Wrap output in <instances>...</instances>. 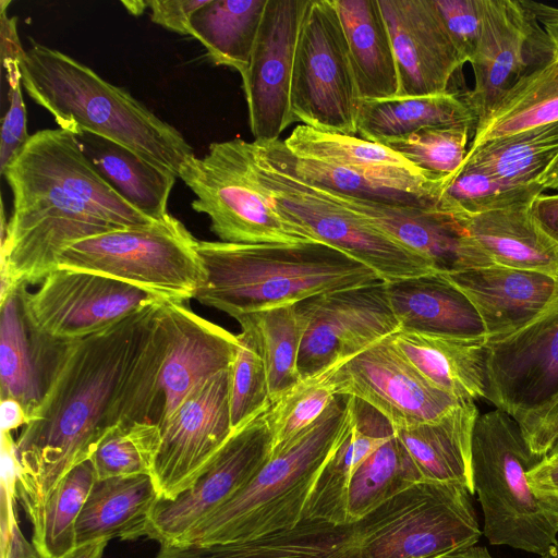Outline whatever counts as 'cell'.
Returning <instances> with one entry per match:
<instances>
[{
	"label": "cell",
	"instance_id": "obj_1",
	"mask_svg": "<svg viewBox=\"0 0 558 558\" xmlns=\"http://www.w3.org/2000/svg\"><path fill=\"white\" fill-rule=\"evenodd\" d=\"M162 301L69 342L38 410L15 440V497L24 511L89 460L113 427L151 422L169 342Z\"/></svg>",
	"mask_w": 558,
	"mask_h": 558
},
{
	"label": "cell",
	"instance_id": "obj_2",
	"mask_svg": "<svg viewBox=\"0 0 558 558\" xmlns=\"http://www.w3.org/2000/svg\"><path fill=\"white\" fill-rule=\"evenodd\" d=\"M2 175L13 210L5 225L2 208L1 295L43 282L78 241L158 221L110 186L75 135L60 128L31 135Z\"/></svg>",
	"mask_w": 558,
	"mask_h": 558
},
{
	"label": "cell",
	"instance_id": "obj_3",
	"mask_svg": "<svg viewBox=\"0 0 558 558\" xmlns=\"http://www.w3.org/2000/svg\"><path fill=\"white\" fill-rule=\"evenodd\" d=\"M197 252L206 279L194 299L233 318L381 281L367 266L315 240L198 241Z\"/></svg>",
	"mask_w": 558,
	"mask_h": 558
},
{
	"label": "cell",
	"instance_id": "obj_4",
	"mask_svg": "<svg viewBox=\"0 0 558 558\" xmlns=\"http://www.w3.org/2000/svg\"><path fill=\"white\" fill-rule=\"evenodd\" d=\"M20 69L29 97L51 113L60 129L113 141L178 178L195 156L175 128L123 88L57 49L33 43L22 53Z\"/></svg>",
	"mask_w": 558,
	"mask_h": 558
},
{
	"label": "cell",
	"instance_id": "obj_5",
	"mask_svg": "<svg viewBox=\"0 0 558 558\" xmlns=\"http://www.w3.org/2000/svg\"><path fill=\"white\" fill-rule=\"evenodd\" d=\"M348 422V397L338 395L317 421L272 449L240 493L173 545L243 542L299 524L313 486Z\"/></svg>",
	"mask_w": 558,
	"mask_h": 558
},
{
	"label": "cell",
	"instance_id": "obj_6",
	"mask_svg": "<svg viewBox=\"0 0 558 558\" xmlns=\"http://www.w3.org/2000/svg\"><path fill=\"white\" fill-rule=\"evenodd\" d=\"M541 459L510 414L497 408L478 414L472 436V475L484 513L483 532L492 545L542 556L558 541L551 497L537 496L527 480Z\"/></svg>",
	"mask_w": 558,
	"mask_h": 558
},
{
	"label": "cell",
	"instance_id": "obj_7",
	"mask_svg": "<svg viewBox=\"0 0 558 558\" xmlns=\"http://www.w3.org/2000/svg\"><path fill=\"white\" fill-rule=\"evenodd\" d=\"M246 151L253 177L269 204L307 239L342 251L371 268L385 283L438 272L428 259L396 241L363 215L271 163L254 142H246Z\"/></svg>",
	"mask_w": 558,
	"mask_h": 558
},
{
	"label": "cell",
	"instance_id": "obj_8",
	"mask_svg": "<svg viewBox=\"0 0 558 558\" xmlns=\"http://www.w3.org/2000/svg\"><path fill=\"white\" fill-rule=\"evenodd\" d=\"M197 243L170 214L155 223L92 236L66 247L58 268L83 270L125 282L162 300L195 298L206 274Z\"/></svg>",
	"mask_w": 558,
	"mask_h": 558
},
{
	"label": "cell",
	"instance_id": "obj_9",
	"mask_svg": "<svg viewBox=\"0 0 558 558\" xmlns=\"http://www.w3.org/2000/svg\"><path fill=\"white\" fill-rule=\"evenodd\" d=\"M470 495L459 484H413L353 523L360 558H438L474 546Z\"/></svg>",
	"mask_w": 558,
	"mask_h": 558
},
{
	"label": "cell",
	"instance_id": "obj_10",
	"mask_svg": "<svg viewBox=\"0 0 558 558\" xmlns=\"http://www.w3.org/2000/svg\"><path fill=\"white\" fill-rule=\"evenodd\" d=\"M179 178L196 198L192 208L207 215L221 242L296 243L311 240L281 218L253 177L246 142L234 138L209 145L203 158L189 159Z\"/></svg>",
	"mask_w": 558,
	"mask_h": 558
},
{
	"label": "cell",
	"instance_id": "obj_11",
	"mask_svg": "<svg viewBox=\"0 0 558 558\" xmlns=\"http://www.w3.org/2000/svg\"><path fill=\"white\" fill-rule=\"evenodd\" d=\"M359 92L333 0H308L296 41L290 105L293 122L355 136Z\"/></svg>",
	"mask_w": 558,
	"mask_h": 558
},
{
	"label": "cell",
	"instance_id": "obj_12",
	"mask_svg": "<svg viewBox=\"0 0 558 558\" xmlns=\"http://www.w3.org/2000/svg\"><path fill=\"white\" fill-rule=\"evenodd\" d=\"M302 327L301 379L342 364L400 331L383 281L295 303Z\"/></svg>",
	"mask_w": 558,
	"mask_h": 558
},
{
	"label": "cell",
	"instance_id": "obj_13",
	"mask_svg": "<svg viewBox=\"0 0 558 558\" xmlns=\"http://www.w3.org/2000/svg\"><path fill=\"white\" fill-rule=\"evenodd\" d=\"M481 35L470 61L475 85L466 93L476 126L523 76L557 54L548 35L521 0H480ZM475 126V128H476Z\"/></svg>",
	"mask_w": 558,
	"mask_h": 558
},
{
	"label": "cell",
	"instance_id": "obj_14",
	"mask_svg": "<svg viewBox=\"0 0 558 558\" xmlns=\"http://www.w3.org/2000/svg\"><path fill=\"white\" fill-rule=\"evenodd\" d=\"M159 300L110 277L69 268L50 272L35 293L24 292L33 326L65 342L94 335Z\"/></svg>",
	"mask_w": 558,
	"mask_h": 558
},
{
	"label": "cell",
	"instance_id": "obj_15",
	"mask_svg": "<svg viewBox=\"0 0 558 558\" xmlns=\"http://www.w3.org/2000/svg\"><path fill=\"white\" fill-rule=\"evenodd\" d=\"M264 412L232 433L192 487L173 499H158L148 519L145 537L160 545L179 543L254 478L272 449Z\"/></svg>",
	"mask_w": 558,
	"mask_h": 558
},
{
	"label": "cell",
	"instance_id": "obj_16",
	"mask_svg": "<svg viewBox=\"0 0 558 558\" xmlns=\"http://www.w3.org/2000/svg\"><path fill=\"white\" fill-rule=\"evenodd\" d=\"M331 380L337 396L368 403L395 430L435 421L461 402L422 375L390 337L337 364Z\"/></svg>",
	"mask_w": 558,
	"mask_h": 558
},
{
	"label": "cell",
	"instance_id": "obj_17",
	"mask_svg": "<svg viewBox=\"0 0 558 558\" xmlns=\"http://www.w3.org/2000/svg\"><path fill=\"white\" fill-rule=\"evenodd\" d=\"M153 480L161 499L192 487L234 432L230 368L198 386L160 428Z\"/></svg>",
	"mask_w": 558,
	"mask_h": 558
},
{
	"label": "cell",
	"instance_id": "obj_18",
	"mask_svg": "<svg viewBox=\"0 0 558 558\" xmlns=\"http://www.w3.org/2000/svg\"><path fill=\"white\" fill-rule=\"evenodd\" d=\"M487 398L517 418L558 392V292L532 322L486 343Z\"/></svg>",
	"mask_w": 558,
	"mask_h": 558
},
{
	"label": "cell",
	"instance_id": "obj_19",
	"mask_svg": "<svg viewBox=\"0 0 558 558\" xmlns=\"http://www.w3.org/2000/svg\"><path fill=\"white\" fill-rule=\"evenodd\" d=\"M308 0H268L247 70L241 76L254 141L271 142L293 123L294 52Z\"/></svg>",
	"mask_w": 558,
	"mask_h": 558
},
{
	"label": "cell",
	"instance_id": "obj_20",
	"mask_svg": "<svg viewBox=\"0 0 558 558\" xmlns=\"http://www.w3.org/2000/svg\"><path fill=\"white\" fill-rule=\"evenodd\" d=\"M167 353L151 422L161 428L198 386L232 365L238 336L201 317L181 301L163 300Z\"/></svg>",
	"mask_w": 558,
	"mask_h": 558
},
{
	"label": "cell",
	"instance_id": "obj_21",
	"mask_svg": "<svg viewBox=\"0 0 558 558\" xmlns=\"http://www.w3.org/2000/svg\"><path fill=\"white\" fill-rule=\"evenodd\" d=\"M396 58L400 97L449 92L464 63L433 0H378Z\"/></svg>",
	"mask_w": 558,
	"mask_h": 558
},
{
	"label": "cell",
	"instance_id": "obj_22",
	"mask_svg": "<svg viewBox=\"0 0 558 558\" xmlns=\"http://www.w3.org/2000/svg\"><path fill=\"white\" fill-rule=\"evenodd\" d=\"M275 166L324 191L365 201L435 209L447 179L437 180L416 169H354L294 155L281 140L253 141Z\"/></svg>",
	"mask_w": 558,
	"mask_h": 558
},
{
	"label": "cell",
	"instance_id": "obj_23",
	"mask_svg": "<svg viewBox=\"0 0 558 558\" xmlns=\"http://www.w3.org/2000/svg\"><path fill=\"white\" fill-rule=\"evenodd\" d=\"M327 192V191H326ZM396 241L428 259L440 274L495 265L451 216L435 209L391 205L327 192Z\"/></svg>",
	"mask_w": 558,
	"mask_h": 558
},
{
	"label": "cell",
	"instance_id": "obj_24",
	"mask_svg": "<svg viewBox=\"0 0 558 558\" xmlns=\"http://www.w3.org/2000/svg\"><path fill=\"white\" fill-rule=\"evenodd\" d=\"M26 289L20 286L0 298V397L19 401L29 421L51 384L69 342L45 336L33 326L25 310Z\"/></svg>",
	"mask_w": 558,
	"mask_h": 558
},
{
	"label": "cell",
	"instance_id": "obj_25",
	"mask_svg": "<svg viewBox=\"0 0 558 558\" xmlns=\"http://www.w3.org/2000/svg\"><path fill=\"white\" fill-rule=\"evenodd\" d=\"M442 275L475 307L487 342L520 330L537 317L558 292V279L550 275L500 265Z\"/></svg>",
	"mask_w": 558,
	"mask_h": 558
},
{
	"label": "cell",
	"instance_id": "obj_26",
	"mask_svg": "<svg viewBox=\"0 0 558 558\" xmlns=\"http://www.w3.org/2000/svg\"><path fill=\"white\" fill-rule=\"evenodd\" d=\"M400 331L487 343L466 295L440 272L385 283Z\"/></svg>",
	"mask_w": 558,
	"mask_h": 558
},
{
	"label": "cell",
	"instance_id": "obj_27",
	"mask_svg": "<svg viewBox=\"0 0 558 558\" xmlns=\"http://www.w3.org/2000/svg\"><path fill=\"white\" fill-rule=\"evenodd\" d=\"M348 402L347 428L313 486L303 511L304 520L348 524L347 500L352 476L368 456L395 435L390 422L372 405L354 397H348Z\"/></svg>",
	"mask_w": 558,
	"mask_h": 558
},
{
	"label": "cell",
	"instance_id": "obj_28",
	"mask_svg": "<svg viewBox=\"0 0 558 558\" xmlns=\"http://www.w3.org/2000/svg\"><path fill=\"white\" fill-rule=\"evenodd\" d=\"M155 558H360L353 524L302 520L252 539L213 545H160Z\"/></svg>",
	"mask_w": 558,
	"mask_h": 558
},
{
	"label": "cell",
	"instance_id": "obj_29",
	"mask_svg": "<svg viewBox=\"0 0 558 558\" xmlns=\"http://www.w3.org/2000/svg\"><path fill=\"white\" fill-rule=\"evenodd\" d=\"M478 414L474 401H461L435 421L395 430L423 481L459 484L471 496L475 493L472 436Z\"/></svg>",
	"mask_w": 558,
	"mask_h": 558
},
{
	"label": "cell",
	"instance_id": "obj_30",
	"mask_svg": "<svg viewBox=\"0 0 558 558\" xmlns=\"http://www.w3.org/2000/svg\"><path fill=\"white\" fill-rule=\"evenodd\" d=\"M453 218L495 265L558 279V243L537 225L530 206Z\"/></svg>",
	"mask_w": 558,
	"mask_h": 558
},
{
	"label": "cell",
	"instance_id": "obj_31",
	"mask_svg": "<svg viewBox=\"0 0 558 558\" xmlns=\"http://www.w3.org/2000/svg\"><path fill=\"white\" fill-rule=\"evenodd\" d=\"M158 499L150 475L96 480L76 521V546L143 537Z\"/></svg>",
	"mask_w": 558,
	"mask_h": 558
},
{
	"label": "cell",
	"instance_id": "obj_32",
	"mask_svg": "<svg viewBox=\"0 0 558 558\" xmlns=\"http://www.w3.org/2000/svg\"><path fill=\"white\" fill-rule=\"evenodd\" d=\"M390 339L422 375L459 401L487 398L486 342L404 331Z\"/></svg>",
	"mask_w": 558,
	"mask_h": 558
},
{
	"label": "cell",
	"instance_id": "obj_33",
	"mask_svg": "<svg viewBox=\"0 0 558 558\" xmlns=\"http://www.w3.org/2000/svg\"><path fill=\"white\" fill-rule=\"evenodd\" d=\"M347 38L360 99L398 95L389 31L378 0H333Z\"/></svg>",
	"mask_w": 558,
	"mask_h": 558
},
{
	"label": "cell",
	"instance_id": "obj_34",
	"mask_svg": "<svg viewBox=\"0 0 558 558\" xmlns=\"http://www.w3.org/2000/svg\"><path fill=\"white\" fill-rule=\"evenodd\" d=\"M73 134L93 167L125 201L154 220L169 215L174 173L108 138L85 131Z\"/></svg>",
	"mask_w": 558,
	"mask_h": 558
},
{
	"label": "cell",
	"instance_id": "obj_35",
	"mask_svg": "<svg viewBox=\"0 0 558 558\" xmlns=\"http://www.w3.org/2000/svg\"><path fill=\"white\" fill-rule=\"evenodd\" d=\"M477 119L466 94L447 92L438 95L385 99H360L356 128L361 138L386 144L426 128L470 124Z\"/></svg>",
	"mask_w": 558,
	"mask_h": 558
},
{
	"label": "cell",
	"instance_id": "obj_36",
	"mask_svg": "<svg viewBox=\"0 0 558 558\" xmlns=\"http://www.w3.org/2000/svg\"><path fill=\"white\" fill-rule=\"evenodd\" d=\"M268 0H209L191 19V36L209 60L238 71L248 68Z\"/></svg>",
	"mask_w": 558,
	"mask_h": 558
},
{
	"label": "cell",
	"instance_id": "obj_37",
	"mask_svg": "<svg viewBox=\"0 0 558 558\" xmlns=\"http://www.w3.org/2000/svg\"><path fill=\"white\" fill-rule=\"evenodd\" d=\"M557 157L558 121H555L469 148L461 167L529 185L537 184Z\"/></svg>",
	"mask_w": 558,
	"mask_h": 558
},
{
	"label": "cell",
	"instance_id": "obj_38",
	"mask_svg": "<svg viewBox=\"0 0 558 558\" xmlns=\"http://www.w3.org/2000/svg\"><path fill=\"white\" fill-rule=\"evenodd\" d=\"M558 121V57L523 76L475 128L470 148Z\"/></svg>",
	"mask_w": 558,
	"mask_h": 558
},
{
	"label": "cell",
	"instance_id": "obj_39",
	"mask_svg": "<svg viewBox=\"0 0 558 558\" xmlns=\"http://www.w3.org/2000/svg\"><path fill=\"white\" fill-rule=\"evenodd\" d=\"M90 460L72 469L39 505L24 511L40 558H61L76 547V521L96 481Z\"/></svg>",
	"mask_w": 558,
	"mask_h": 558
},
{
	"label": "cell",
	"instance_id": "obj_40",
	"mask_svg": "<svg viewBox=\"0 0 558 558\" xmlns=\"http://www.w3.org/2000/svg\"><path fill=\"white\" fill-rule=\"evenodd\" d=\"M421 481L415 462L395 433L368 456L352 476L347 500L348 524L360 521Z\"/></svg>",
	"mask_w": 558,
	"mask_h": 558
},
{
	"label": "cell",
	"instance_id": "obj_41",
	"mask_svg": "<svg viewBox=\"0 0 558 558\" xmlns=\"http://www.w3.org/2000/svg\"><path fill=\"white\" fill-rule=\"evenodd\" d=\"M543 191L538 183L514 184L480 170L460 167L445 181L435 210L461 217L531 206Z\"/></svg>",
	"mask_w": 558,
	"mask_h": 558
},
{
	"label": "cell",
	"instance_id": "obj_42",
	"mask_svg": "<svg viewBox=\"0 0 558 558\" xmlns=\"http://www.w3.org/2000/svg\"><path fill=\"white\" fill-rule=\"evenodd\" d=\"M241 326L230 367V417L235 430L270 405L269 384L259 333L252 314L235 318Z\"/></svg>",
	"mask_w": 558,
	"mask_h": 558
},
{
	"label": "cell",
	"instance_id": "obj_43",
	"mask_svg": "<svg viewBox=\"0 0 558 558\" xmlns=\"http://www.w3.org/2000/svg\"><path fill=\"white\" fill-rule=\"evenodd\" d=\"M283 142L296 156L349 168L416 169L385 145L355 136L318 131L303 124L298 125Z\"/></svg>",
	"mask_w": 558,
	"mask_h": 558
},
{
	"label": "cell",
	"instance_id": "obj_44",
	"mask_svg": "<svg viewBox=\"0 0 558 558\" xmlns=\"http://www.w3.org/2000/svg\"><path fill=\"white\" fill-rule=\"evenodd\" d=\"M266 363L270 402L300 380L298 368L302 327L295 304L252 314Z\"/></svg>",
	"mask_w": 558,
	"mask_h": 558
},
{
	"label": "cell",
	"instance_id": "obj_45",
	"mask_svg": "<svg viewBox=\"0 0 558 558\" xmlns=\"http://www.w3.org/2000/svg\"><path fill=\"white\" fill-rule=\"evenodd\" d=\"M161 445V430L153 422H130L113 427L92 458L96 478L150 475Z\"/></svg>",
	"mask_w": 558,
	"mask_h": 558
},
{
	"label": "cell",
	"instance_id": "obj_46",
	"mask_svg": "<svg viewBox=\"0 0 558 558\" xmlns=\"http://www.w3.org/2000/svg\"><path fill=\"white\" fill-rule=\"evenodd\" d=\"M336 365L301 379L270 402L264 416L271 433L272 449L307 428L327 410L337 396L331 380Z\"/></svg>",
	"mask_w": 558,
	"mask_h": 558
},
{
	"label": "cell",
	"instance_id": "obj_47",
	"mask_svg": "<svg viewBox=\"0 0 558 558\" xmlns=\"http://www.w3.org/2000/svg\"><path fill=\"white\" fill-rule=\"evenodd\" d=\"M470 124L426 128L384 144L416 169L437 180L448 179L462 166ZM475 130V128H474Z\"/></svg>",
	"mask_w": 558,
	"mask_h": 558
},
{
	"label": "cell",
	"instance_id": "obj_48",
	"mask_svg": "<svg viewBox=\"0 0 558 558\" xmlns=\"http://www.w3.org/2000/svg\"><path fill=\"white\" fill-rule=\"evenodd\" d=\"M10 1H0L1 5V61L9 84V108L2 119L0 137V172L20 153L31 135L27 133V117L22 94V74L20 59L22 48L16 31V19L7 15Z\"/></svg>",
	"mask_w": 558,
	"mask_h": 558
},
{
	"label": "cell",
	"instance_id": "obj_49",
	"mask_svg": "<svg viewBox=\"0 0 558 558\" xmlns=\"http://www.w3.org/2000/svg\"><path fill=\"white\" fill-rule=\"evenodd\" d=\"M433 1L456 49L465 62H470L481 35L480 0Z\"/></svg>",
	"mask_w": 558,
	"mask_h": 558
},
{
	"label": "cell",
	"instance_id": "obj_50",
	"mask_svg": "<svg viewBox=\"0 0 558 558\" xmlns=\"http://www.w3.org/2000/svg\"><path fill=\"white\" fill-rule=\"evenodd\" d=\"M514 420L533 454L545 457L558 438V392Z\"/></svg>",
	"mask_w": 558,
	"mask_h": 558
},
{
	"label": "cell",
	"instance_id": "obj_51",
	"mask_svg": "<svg viewBox=\"0 0 558 558\" xmlns=\"http://www.w3.org/2000/svg\"><path fill=\"white\" fill-rule=\"evenodd\" d=\"M209 0H151V21L167 29L191 36L192 15Z\"/></svg>",
	"mask_w": 558,
	"mask_h": 558
},
{
	"label": "cell",
	"instance_id": "obj_52",
	"mask_svg": "<svg viewBox=\"0 0 558 558\" xmlns=\"http://www.w3.org/2000/svg\"><path fill=\"white\" fill-rule=\"evenodd\" d=\"M527 480L537 496L558 498V458H542L527 472Z\"/></svg>",
	"mask_w": 558,
	"mask_h": 558
},
{
	"label": "cell",
	"instance_id": "obj_53",
	"mask_svg": "<svg viewBox=\"0 0 558 558\" xmlns=\"http://www.w3.org/2000/svg\"><path fill=\"white\" fill-rule=\"evenodd\" d=\"M530 211L543 231L558 243V194H539L532 202Z\"/></svg>",
	"mask_w": 558,
	"mask_h": 558
},
{
	"label": "cell",
	"instance_id": "obj_54",
	"mask_svg": "<svg viewBox=\"0 0 558 558\" xmlns=\"http://www.w3.org/2000/svg\"><path fill=\"white\" fill-rule=\"evenodd\" d=\"M542 25L545 33L554 44L558 57V8L530 0H521Z\"/></svg>",
	"mask_w": 558,
	"mask_h": 558
},
{
	"label": "cell",
	"instance_id": "obj_55",
	"mask_svg": "<svg viewBox=\"0 0 558 558\" xmlns=\"http://www.w3.org/2000/svg\"><path fill=\"white\" fill-rule=\"evenodd\" d=\"M28 416L22 404L14 399H1V432L24 427Z\"/></svg>",
	"mask_w": 558,
	"mask_h": 558
},
{
	"label": "cell",
	"instance_id": "obj_56",
	"mask_svg": "<svg viewBox=\"0 0 558 558\" xmlns=\"http://www.w3.org/2000/svg\"><path fill=\"white\" fill-rule=\"evenodd\" d=\"M108 541L90 542L82 545H77L70 553L61 558H101Z\"/></svg>",
	"mask_w": 558,
	"mask_h": 558
},
{
	"label": "cell",
	"instance_id": "obj_57",
	"mask_svg": "<svg viewBox=\"0 0 558 558\" xmlns=\"http://www.w3.org/2000/svg\"><path fill=\"white\" fill-rule=\"evenodd\" d=\"M438 558H494L485 547L471 546Z\"/></svg>",
	"mask_w": 558,
	"mask_h": 558
},
{
	"label": "cell",
	"instance_id": "obj_58",
	"mask_svg": "<svg viewBox=\"0 0 558 558\" xmlns=\"http://www.w3.org/2000/svg\"><path fill=\"white\" fill-rule=\"evenodd\" d=\"M121 3L133 15H141L147 8H149V1L144 0L121 1Z\"/></svg>",
	"mask_w": 558,
	"mask_h": 558
},
{
	"label": "cell",
	"instance_id": "obj_59",
	"mask_svg": "<svg viewBox=\"0 0 558 558\" xmlns=\"http://www.w3.org/2000/svg\"><path fill=\"white\" fill-rule=\"evenodd\" d=\"M543 458H548V459H557L558 458V438L556 439V441L554 442L551 448L548 450V452Z\"/></svg>",
	"mask_w": 558,
	"mask_h": 558
},
{
	"label": "cell",
	"instance_id": "obj_60",
	"mask_svg": "<svg viewBox=\"0 0 558 558\" xmlns=\"http://www.w3.org/2000/svg\"><path fill=\"white\" fill-rule=\"evenodd\" d=\"M541 558H558V541L546 554L542 555Z\"/></svg>",
	"mask_w": 558,
	"mask_h": 558
},
{
	"label": "cell",
	"instance_id": "obj_61",
	"mask_svg": "<svg viewBox=\"0 0 558 558\" xmlns=\"http://www.w3.org/2000/svg\"><path fill=\"white\" fill-rule=\"evenodd\" d=\"M551 509L558 515V498L551 497Z\"/></svg>",
	"mask_w": 558,
	"mask_h": 558
}]
</instances>
